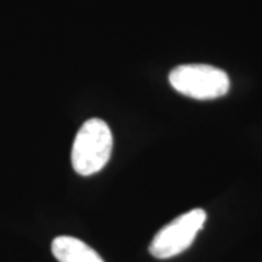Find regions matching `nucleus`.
<instances>
[{
	"label": "nucleus",
	"mask_w": 262,
	"mask_h": 262,
	"mask_svg": "<svg viewBox=\"0 0 262 262\" xmlns=\"http://www.w3.org/2000/svg\"><path fill=\"white\" fill-rule=\"evenodd\" d=\"M205 221L206 212L203 209H193L180 215L157 232L149 245V253L160 260L181 254L191 247Z\"/></svg>",
	"instance_id": "3"
},
{
	"label": "nucleus",
	"mask_w": 262,
	"mask_h": 262,
	"mask_svg": "<svg viewBox=\"0 0 262 262\" xmlns=\"http://www.w3.org/2000/svg\"><path fill=\"white\" fill-rule=\"evenodd\" d=\"M169 81L178 93L195 100H214L229 91L227 73L209 64H182L170 72Z\"/></svg>",
	"instance_id": "2"
},
{
	"label": "nucleus",
	"mask_w": 262,
	"mask_h": 262,
	"mask_svg": "<svg viewBox=\"0 0 262 262\" xmlns=\"http://www.w3.org/2000/svg\"><path fill=\"white\" fill-rule=\"evenodd\" d=\"M51 251L58 262H104L93 248L70 235L55 238L51 243Z\"/></svg>",
	"instance_id": "4"
},
{
	"label": "nucleus",
	"mask_w": 262,
	"mask_h": 262,
	"mask_svg": "<svg viewBox=\"0 0 262 262\" xmlns=\"http://www.w3.org/2000/svg\"><path fill=\"white\" fill-rule=\"evenodd\" d=\"M113 136L106 122L98 118L86 120L75 136L71 160L74 171L90 176L101 171L112 155Z\"/></svg>",
	"instance_id": "1"
}]
</instances>
